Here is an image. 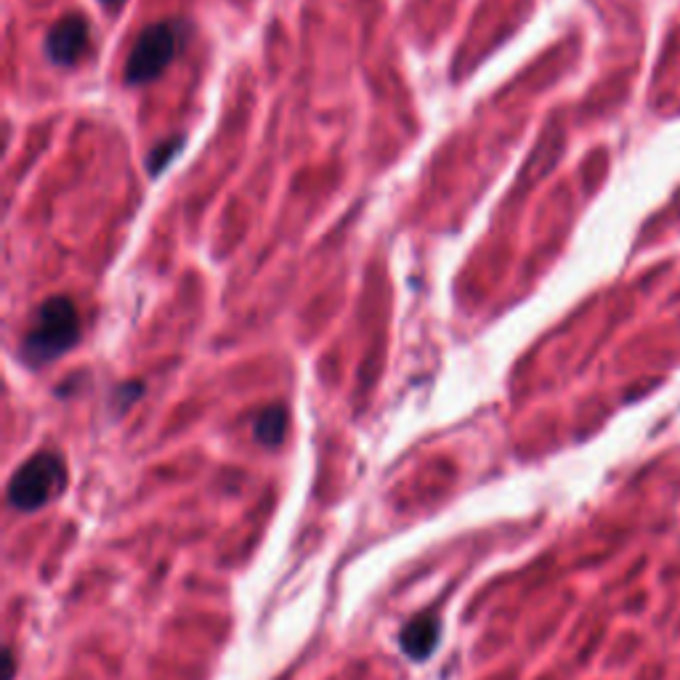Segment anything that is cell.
<instances>
[{
  "mask_svg": "<svg viewBox=\"0 0 680 680\" xmlns=\"http://www.w3.org/2000/svg\"><path fill=\"white\" fill-rule=\"evenodd\" d=\"M67 487V471L59 455L38 452L16 468L8 481V505L22 513H32L62 495Z\"/></svg>",
  "mask_w": 680,
  "mask_h": 680,
  "instance_id": "cell-2",
  "label": "cell"
},
{
  "mask_svg": "<svg viewBox=\"0 0 680 680\" xmlns=\"http://www.w3.org/2000/svg\"><path fill=\"white\" fill-rule=\"evenodd\" d=\"M80 338V317L75 303L64 295L48 298L38 306L30 322V330L22 340L24 362L32 367L48 364L67 354Z\"/></svg>",
  "mask_w": 680,
  "mask_h": 680,
  "instance_id": "cell-1",
  "label": "cell"
},
{
  "mask_svg": "<svg viewBox=\"0 0 680 680\" xmlns=\"http://www.w3.org/2000/svg\"><path fill=\"white\" fill-rule=\"evenodd\" d=\"M88 48V22L80 14H67L48 30L46 56L59 67H72Z\"/></svg>",
  "mask_w": 680,
  "mask_h": 680,
  "instance_id": "cell-4",
  "label": "cell"
},
{
  "mask_svg": "<svg viewBox=\"0 0 680 680\" xmlns=\"http://www.w3.org/2000/svg\"><path fill=\"white\" fill-rule=\"evenodd\" d=\"M3 662H6V673H3V680H11L14 678V654L6 649V654H3Z\"/></svg>",
  "mask_w": 680,
  "mask_h": 680,
  "instance_id": "cell-8",
  "label": "cell"
},
{
  "mask_svg": "<svg viewBox=\"0 0 680 680\" xmlns=\"http://www.w3.org/2000/svg\"><path fill=\"white\" fill-rule=\"evenodd\" d=\"M181 147H184V141H181V139H173V141H165V144H160V147H157L155 152L149 155L147 168H152V173H160L165 165L173 163V157H176V152Z\"/></svg>",
  "mask_w": 680,
  "mask_h": 680,
  "instance_id": "cell-7",
  "label": "cell"
},
{
  "mask_svg": "<svg viewBox=\"0 0 680 680\" xmlns=\"http://www.w3.org/2000/svg\"><path fill=\"white\" fill-rule=\"evenodd\" d=\"M439 633L441 625L436 617H428V614H420L418 619H412L410 625L404 627L402 633V649L404 654L415 662H423L433 654V649L439 646Z\"/></svg>",
  "mask_w": 680,
  "mask_h": 680,
  "instance_id": "cell-5",
  "label": "cell"
},
{
  "mask_svg": "<svg viewBox=\"0 0 680 680\" xmlns=\"http://www.w3.org/2000/svg\"><path fill=\"white\" fill-rule=\"evenodd\" d=\"M184 27L178 22L152 24L141 32L136 40L128 62H125V83L144 85L149 80H157L163 70L176 59L178 48L184 43Z\"/></svg>",
  "mask_w": 680,
  "mask_h": 680,
  "instance_id": "cell-3",
  "label": "cell"
},
{
  "mask_svg": "<svg viewBox=\"0 0 680 680\" xmlns=\"http://www.w3.org/2000/svg\"><path fill=\"white\" fill-rule=\"evenodd\" d=\"M255 439L261 441L263 447H279L285 441L287 433V410L285 407H266V410L255 418Z\"/></svg>",
  "mask_w": 680,
  "mask_h": 680,
  "instance_id": "cell-6",
  "label": "cell"
},
{
  "mask_svg": "<svg viewBox=\"0 0 680 680\" xmlns=\"http://www.w3.org/2000/svg\"><path fill=\"white\" fill-rule=\"evenodd\" d=\"M101 3H107V6H112V8H117L123 0H101Z\"/></svg>",
  "mask_w": 680,
  "mask_h": 680,
  "instance_id": "cell-9",
  "label": "cell"
}]
</instances>
